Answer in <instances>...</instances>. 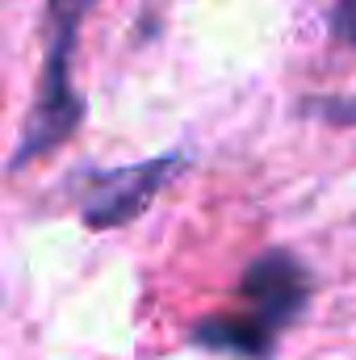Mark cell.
Returning <instances> with one entry per match:
<instances>
[{"label":"cell","instance_id":"cell-1","mask_svg":"<svg viewBox=\"0 0 356 360\" xmlns=\"http://www.w3.org/2000/svg\"><path fill=\"white\" fill-rule=\"evenodd\" d=\"M235 297L239 306L193 327V344L235 360H272L281 331H289L306 314L314 297V276L293 252L268 248L243 269Z\"/></svg>","mask_w":356,"mask_h":360},{"label":"cell","instance_id":"cell-2","mask_svg":"<svg viewBox=\"0 0 356 360\" xmlns=\"http://www.w3.org/2000/svg\"><path fill=\"white\" fill-rule=\"evenodd\" d=\"M96 8V0H46V21H51V42H46V63H42V84L38 101L30 109L21 151L25 155H46L72 139V130L84 117V101L72 89V46L80 21Z\"/></svg>","mask_w":356,"mask_h":360},{"label":"cell","instance_id":"cell-3","mask_svg":"<svg viewBox=\"0 0 356 360\" xmlns=\"http://www.w3.org/2000/svg\"><path fill=\"white\" fill-rule=\"evenodd\" d=\"M184 168V155H155L143 164H126V168H109V172H89L84 193H80V218L92 231H113L134 222L168 180Z\"/></svg>","mask_w":356,"mask_h":360},{"label":"cell","instance_id":"cell-4","mask_svg":"<svg viewBox=\"0 0 356 360\" xmlns=\"http://www.w3.org/2000/svg\"><path fill=\"white\" fill-rule=\"evenodd\" d=\"M302 109L310 117H323L336 126H356V96H310V101H302Z\"/></svg>","mask_w":356,"mask_h":360},{"label":"cell","instance_id":"cell-5","mask_svg":"<svg viewBox=\"0 0 356 360\" xmlns=\"http://www.w3.org/2000/svg\"><path fill=\"white\" fill-rule=\"evenodd\" d=\"M331 38L340 46H356V0H336L331 4Z\"/></svg>","mask_w":356,"mask_h":360}]
</instances>
